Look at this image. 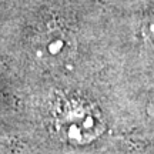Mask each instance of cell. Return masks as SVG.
<instances>
[{
	"label": "cell",
	"mask_w": 154,
	"mask_h": 154,
	"mask_svg": "<svg viewBox=\"0 0 154 154\" xmlns=\"http://www.w3.org/2000/svg\"><path fill=\"white\" fill-rule=\"evenodd\" d=\"M141 34H143L146 44L150 49L154 50V14L149 16L144 20L143 26H141Z\"/></svg>",
	"instance_id": "obj_3"
},
{
	"label": "cell",
	"mask_w": 154,
	"mask_h": 154,
	"mask_svg": "<svg viewBox=\"0 0 154 154\" xmlns=\"http://www.w3.org/2000/svg\"><path fill=\"white\" fill-rule=\"evenodd\" d=\"M54 128L63 141L83 146L104 131V120L94 104L86 100L67 99L56 109Z\"/></svg>",
	"instance_id": "obj_1"
},
{
	"label": "cell",
	"mask_w": 154,
	"mask_h": 154,
	"mask_svg": "<svg viewBox=\"0 0 154 154\" xmlns=\"http://www.w3.org/2000/svg\"><path fill=\"white\" fill-rule=\"evenodd\" d=\"M149 116H150V119H151V121L154 123V100L151 101V104L149 106Z\"/></svg>",
	"instance_id": "obj_4"
},
{
	"label": "cell",
	"mask_w": 154,
	"mask_h": 154,
	"mask_svg": "<svg viewBox=\"0 0 154 154\" xmlns=\"http://www.w3.org/2000/svg\"><path fill=\"white\" fill-rule=\"evenodd\" d=\"M76 38L63 27H50L34 40V57L44 66H59L76 53Z\"/></svg>",
	"instance_id": "obj_2"
}]
</instances>
